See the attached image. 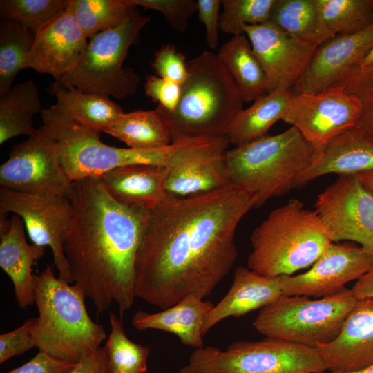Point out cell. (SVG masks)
Masks as SVG:
<instances>
[{"mask_svg": "<svg viewBox=\"0 0 373 373\" xmlns=\"http://www.w3.org/2000/svg\"><path fill=\"white\" fill-rule=\"evenodd\" d=\"M321 373H373V364L363 369L353 372H323Z\"/></svg>", "mask_w": 373, "mask_h": 373, "instance_id": "obj_48", "label": "cell"}, {"mask_svg": "<svg viewBox=\"0 0 373 373\" xmlns=\"http://www.w3.org/2000/svg\"><path fill=\"white\" fill-rule=\"evenodd\" d=\"M77 363L39 351L28 362L8 373H69Z\"/></svg>", "mask_w": 373, "mask_h": 373, "instance_id": "obj_43", "label": "cell"}, {"mask_svg": "<svg viewBox=\"0 0 373 373\" xmlns=\"http://www.w3.org/2000/svg\"><path fill=\"white\" fill-rule=\"evenodd\" d=\"M356 300L345 287L318 300L282 295L260 309L253 326L267 338L316 347L338 336Z\"/></svg>", "mask_w": 373, "mask_h": 373, "instance_id": "obj_8", "label": "cell"}, {"mask_svg": "<svg viewBox=\"0 0 373 373\" xmlns=\"http://www.w3.org/2000/svg\"><path fill=\"white\" fill-rule=\"evenodd\" d=\"M167 165L169 195L184 198L216 191L230 185L224 155L230 144L226 136L178 137Z\"/></svg>", "mask_w": 373, "mask_h": 373, "instance_id": "obj_14", "label": "cell"}, {"mask_svg": "<svg viewBox=\"0 0 373 373\" xmlns=\"http://www.w3.org/2000/svg\"><path fill=\"white\" fill-rule=\"evenodd\" d=\"M269 21L317 46L335 35L325 25L316 0H275Z\"/></svg>", "mask_w": 373, "mask_h": 373, "instance_id": "obj_31", "label": "cell"}, {"mask_svg": "<svg viewBox=\"0 0 373 373\" xmlns=\"http://www.w3.org/2000/svg\"><path fill=\"white\" fill-rule=\"evenodd\" d=\"M275 0H222L220 30L233 36L245 35L246 25L269 21Z\"/></svg>", "mask_w": 373, "mask_h": 373, "instance_id": "obj_37", "label": "cell"}, {"mask_svg": "<svg viewBox=\"0 0 373 373\" xmlns=\"http://www.w3.org/2000/svg\"><path fill=\"white\" fill-rule=\"evenodd\" d=\"M42 126L55 140L63 168L71 182L99 178L112 169L134 164L166 166L177 148H119L103 143L100 132L73 121L53 104L41 112Z\"/></svg>", "mask_w": 373, "mask_h": 373, "instance_id": "obj_7", "label": "cell"}, {"mask_svg": "<svg viewBox=\"0 0 373 373\" xmlns=\"http://www.w3.org/2000/svg\"><path fill=\"white\" fill-rule=\"evenodd\" d=\"M198 18L204 23L206 30V41L208 47L216 49L219 42L220 0H198Z\"/></svg>", "mask_w": 373, "mask_h": 373, "instance_id": "obj_44", "label": "cell"}, {"mask_svg": "<svg viewBox=\"0 0 373 373\" xmlns=\"http://www.w3.org/2000/svg\"><path fill=\"white\" fill-rule=\"evenodd\" d=\"M136 6L160 12L169 25L175 30L186 32L189 19L198 10L197 1L194 0H128Z\"/></svg>", "mask_w": 373, "mask_h": 373, "instance_id": "obj_39", "label": "cell"}, {"mask_svg": "<svg viewBox=\"0 0 373 373\" xmlns=\"http://www.w3.org/2000/svg\"><path fill=\"white\" fill-rule=\"evenodd\" d=\"M313 146L295 127L228 149L224 155L231 185L255 201V207L294 188L311 162Z\"/></svg>", "mask_w": 373, "mask_h": 373, "instance_id": "obj_5", "label": "cell"}, {"mask_svg": "<svg viewBox=\"0 0 373 373\" xmlns=\"http://www.w3.org/2000/svg\"><path fill=\"white\" fill-rule=\"evenodd\" d=\"M238 88L217 54L204 51L188 61L175 110L165 111L174 140L225 136L243 109ZM159 106V105H158Z\"/></svg>", "mask_w": 373, "mask_h": 373, "instance_id": "obj_6", "label": "cell"}, {"mask_svg": "<svg viewBox=\"0 0 373 373\" xmlns=\"http://www.w3.org/2000/svg\"><path fill=\"white\" fill-rule=\"evenodd\" d=\"M23 220L13 214L10 220L0 213V267L12 283L20 309L35 303V274L32 267L42 258L45 247L30 245Z\"/></svg>", "mask_w": 373, "mask_h": 373, "instance_id": "obj_21", "label": "cell"}, {"mask_svg": "<svg viewBox=\"0 0 373 373\" xmlns=\"http://www.w3.org/2000/svg\"><path fill=\"white\" fill-rule=\"evenodd\" d=\"M0 213L19 216L32 243L51 249L58 277L69 283H73L64 251L73 215L68 197L0 188Z\"/></svg>", "mask_w": 373, "mask_h": 373, "instance_id": "obj_12", "label": "cell"}, {"mask_svg": "<svg viewBox=\"0 0 373 373\" xmlns=\"http://www.w3.org/2000/svg\"><path fill=\"white\" fill-rule=\"evenodd\" d=\"M109 321L111 329L104 347L111 372L144 373L150 349L127 337L122 319L115 314L109 313Z\"/></svg>", "mask_w": 373, "mask_h": 373, "instance_id": "obj_35", "label": "cell"}, {"mask_svg": "<svg viewBox=\"0 0 373 373\" xmlns=\"http://www.w3.org/2000/svg\"><path fill=\"white\" fill-rule=\"evenodd\" d=\"M362 184L373 193V169L356 174Z\"/></svg>", "mask_w": 373, "mask_h": 373, "instance_id": "obj_47", "label": "cell"}, {"mask_svg": "<svg viewBox=\"0 0 373 373\" xmlns=\"http://www.w3.org/2000/svg\"><path fill=\"white\" fill-rule=\"evenodd\" d=\"M50 91L58 110L76 123L99 132H104L124 113L119 105L104 95L66 87L58 82L52 84Z\"/></svg>", "mask_w": 373, "mask_h": 373, "instance_id": "obj_26", "label": "cell"}, {"mask_svg": "<svg viewBox=\"0 0 373 373\" xmlns=\"http://www.w3.org/2000/svg\"><path fill=\"white\" fill-rule=\"evenodd\" d=\"M332 242H358L373 254V193L356 175H340L317 197L314 210Z\"/></svg>", "mask_w": 373, "mask_h": 373, "instance_id": "obj_15", "label": "cell"}, {"mask_svg": "<svg viewBox=\"0 0 373 373\" xmlns=\"http://www.w3.org/2000/svg\"><path fill=\"white\" fill-rule=\"evenodd\" d=\"M334 85L359 99L361 113L356 126L373 144V63L351 68Z\"/></svg>", "mask_w": 373, "mask_h": 373, "instance_id": "obj_38", "label": "cell"}, {"mask_svg": "<svg viewBox=\"0 0 373 373\" xmlns=\"http://www.w3.org/2000/svg\"><path fill=\"white\" fill-rule=\"evenodd\" d=\"M282 295L279 276L267 277L248 267H237L231 288L204 319L203 336L222 320L260 309Z\"/></svg>", "mask_w": 373, "mask_h": 373, "instance_id": "obj_23", "label": "cell"}, {"mask_svg": "<svg viewBox=\"0 0 373 373\" xmlns=\"http://www.w3.org/2000/svg\"><path fill=\"white\" fill-rule=\"evenodd\" d=\"M291 93V90L280 88L243 108L225 135L230 144L242 146L267 135L271 127L282 120Z\"/></svg>", "mask_w": 373, "mask_h": 373, "instance_id": "obj_28", "label": "cell"}, {"mask_svg": "<svg viewBox=\"0 0 373 373\" xmlns=\"http://www.w3.org/2000/svg\"><path fill=\"white\" fill-rule=\"evenodd\" d=\"M373 265V254L361 247L332 242L312 267L296 276H279L283 295L327 296L358 280Z\"/></svg>", "mask_w": 373, "mask_h": 373, "instance_id": "obj_16", "label": "cell"}, {"mask_svg": "<svg viewBox=\"0 0 373 373\" xmlns=\"http://www.w3.org/2000/svg\"><path fill=\"white\" fill-rule=\"evenodd\" d=\"M327 367L316 347L267 338L236 341L225 350L203 346L179 373H321Z\"/></svg>", "mask_w": 373, "mask_h": 373, "instance_id": "obj_10", "label": "cell"}, {"mask_svg": "<svg viewBox=\"0 0 373 373\" xmlns=\"http://www.w3.org/2000/svg\"><path fill=\"white\" fill-rule=\"evenodd\" d=\"M213 304L191 294L177 304L156 313L137 311L131 320L139 331L157 329L175 334L181 343L198 349L204 346V319Z\"/></svg>", "mask_w": 373, "mask_h": 373, "instance_id": "obj_25", "label": "cell"}, {"mask_svg": "<svg viewBox=\"0 0 373 373\" xmlns=\"http://www.w3.org/2000/svg\"><path fill=\"white\" fill-rule=\"evenodd\" d=\"M87 39L67 6L35 35L25 69L50 75L58 82L76 66L88 44Z\"/></svg>", "mask_w": 373, "mask_h": 373, "instance_id": "obj_18", "label": "cell"}, {"mask_svg": "<svg viewBox=\"0 0 373 373\" xmlns=\"http://www.w3.org/2000/svg\"><path fill=\"white\" fill-rule=\"evenodd\" d=\"M255 201L230 184L184 198L167 195L149 211L135 262V293L167 309L210 296L238 257L237 227Z\"/></svg>", "mask_w": 373, "mask_h": 373, "instance_id": "obj_1", "label": "cell"}, {"mask_svg": "<svg viewBox=\"0 0 373 373\" xmlns=\"http://www.w3.org/2000/svg\"><path fill=\"white\" fill-rule=\"evenodd\" d=\"M151 65L157 76L180 85L188 77L185 55L171 44L162 46L156 52Z\"/></svg>", "mask_w": 373, "mask_h": 373, "instance_id": "obj_40", "label": "cell"}, {"mask_svg": "<svg viewBox=\"0 0 373 373\" xmlns=\"http://www.w3.org/2000/svg\"><path fill=\"white\" fill-rule=\"evenodd\" d=\"M43 110L39 89L32 80L12 86L0 95V144L19 135H32L34 116Z\"/></svg>", "mask_w": 373, "mask_h": 373, "instance_id": "obj_30", "label": "cell"}, {"mask_svg": "<svg viewBox=\"0 0 373 373\" xmlns=\"http://www.w3.org/2000/svg\"><path fill=\"white\" fill-rule=\"evenodd\" d=\"M372 48L373 23L353 34L332 37L317 47L292 92L317 93L334 85L345 72L359 64Z\"/></svg>", "mask_w": 373, "mask_h": 373, "instance_id": "obj_19", "label": "cell"}, {"mask_svg": "<svg viewBox=\"0 0 373 373\" xmlns=\"http://www.w3.org/2000/svg\"><path fill=\"white\" fill-rule=\"evenodd\" d=\"M181 86L174 82L151 75L146 79V94L155 102H157L165 111L173 112L178 106Z\"/></svg>", "mask_w": 373, "mask_h": 373, "instance_id": "obj_42", "label": "cell"}, {"mask_svg": "<svg viewBox=\"0 0 373 373\" xmlns=\"http://www.w3.org/2000/svg\"><path fill=\"white\" fill-rule=\"evenodd\" d=\"M373 63V48L370 51L367 55L358 65H366Z\"/></svg>", "mask_w": 373, "mask_h": 373, "instance_id": "obj_49", "label": "cell"}, {"mask_svg": "<svg viewBox=\"0 0 373 373\" xmlns=\"http://www.w3.org/2000/svg\"><path fill=\"white\" fill-rule=\"evenodd\" d=\"M167 173L164 166L134 164L112 169L99 178L108 193L117 201L149 211L167 195Z\"/></svg>", "mask_w": 373, "mask_h": 373, "instance_id": "obj_24", "label": "cell"}, {"mask_svg": "<svg viewBox=\"0 0 373 373\" xmlns=\"http://www.w3.org/2000/svg\"><path fill=\"white\" fill-rule=\"evenodd\" d=\"M244 30L265 74L268 93L280 88L291 90L318 46L297 39L271 21L246 25Z\"/></svg>", "mask_w": 373, "mask_h": 373, "instance_id": "obj_17", "label": "cell"}, {"mask_svg": "<svg viewBox=\"0 0 373 373\" xmlns=\"http://www.w3.org/2000/svg\"><path fill=\"white\" fill-rule=\"evenodd\" d=\"M73 215L64 251L73 282L98 314L115 303L120 318L135 298V262L149 211L115 200L99 178L72 182Z\"/></svg>", "mask_w": 373, "mask_h": 373, "instance_id": "obj_2", "label": "cell"}, {"mask_svg": "<svg viewBox=\"0 0 373 373\" xmlns=\"http://www.w3.org/2000/svg\"><path fill=\"white\" fill-rule=\"evenodd\" d=\"M115 373H131V372H115Z\"/></svg>", "mask_w": 373, "mask_h": 373, "instance_id": "obj_50", "label": "cell"}, {"mask_svg": "<svg viewBox=\"0 0 373 373\" xmlns=\"http://www.w3.org/2000/svg\"><path fill=\"white\" fill-rule=\"evenodd\" d=\"M70 284L56 277L49 265L35 275L39 316L32 334L39 351L78 363L99 349L107 335L104 326L90 317L82 289Z\"/></svg>", "mask_w": 373, "mask_h": 373, "instance_id": "obj_3", "label": "cell"}, {"mask_svg": "<svg viewBox=\"0 0 373 373\" xmlns=\"http://www.w3.org/2000/svg\"><path fill=\"white\" fill-rule=\"evenodd\" d=\"M72 182L55 140L43 126L15 144L0 166V187L14 191L69 198Z\"/></svg>", "mask_w": 373, "mask_h": 373, "instance_id": "obj_11", "label": "cell"}, {"mask_svg": "<svg viewBox=\"0 0 373 373\" xmlns=\"http://www.w3.org/2000/svg\"><path fill=\"white\" fill-rule=\"evenodd\" d=\"M327 27L336 35H350L373 23V0H316Z\"/></svg>", "mask_w": 373, "mask_h": 373, "instance_id": "obj_34", "label": "cell"}, {"mask_svg": "<svg viewBox=\"0 0 373 373\" xmlns=\"http://www.w3.org/2000/svg\"><path fill=\"white\" fill-rule=\"evenodd\" d=\"M351 291L356 300L373 298V265L357 280Z\"/></svg>", "mask_w": 373, "mask_h": 373, "instance_id": "obj_46", "label": "cell"}, {"mask_svg": "<svg viewBox=\"0 0 373 373\" xmlns=\"http://www.w3.org/2000/svg\"><path fill=\"white\" fill-rule=\"evenodd\" d=\"M316 348L330 372H353L372 365L373 298L357 300L338 336Z\"/></svg>", "mask_w": 373, "mask_h": 373, "instance_id": "obj_20", "label": "cell"}, {"mask_svg": "<svg viewBox=\"0 0 373 373\" xmlns=\"http://www.w3.org/2000/svg\"><path fill=\"white\" fill-rule=\"evenodd\" d=\"M104 132L135 149L163 148L174 141L170 123L160 106L153 110L124 113Z\"/></svg>", "mask_w": 373, "mask_h": 373, "instance_id": "obj_27", "label": "cell"}, {"mask_svg": "<svg viewBox=\"0 0 373 373\" xmlns=\"http://www.w3.org/2000/svg\"><path fill=\"white\" fill-rule=\"evenodd\" d=\"M69 373H111L105 347L84 357Z\"/></svg>", "mask_w": 373, "mask_h": 373, "instance_id": "obj_45", "label": "cell"}, {"mask_svg": "<svg viewBox=\"0 0 373 373\" xmlns=\"http://www.w3.org/2000/svg\"><path fill=\"white\" fill-rule=\"evenodd\" d=\"M35 318H30L17 329L0 335V363L35 347L32 327Z\"/></svg>", "mask_w": 373, "mask_h": 373, "instance_id": "obj_41", "label": "cell"}, {"mask_svg": "<svg viewBox=\"0 0 373 373\" xmlns=\"http://www.w3.org/2000/svg\"><path fill=\"white\" fill-rule=\"evenodd\" d=\"M361 113L359 99L333 85L317 93L292 92L282 120L297 128L316 151L355 127Z\"/></svg>", "mask_w": 373, "mask_h": 373, "instance_id": "obj_13", "label": "cell"}, {"mask_svg": "<svg viewBox=\"0 0 373 373\" xmlns=\"http://www.w3.org/2000/svg\"><path fill=\"white\" fill-rule=\"evenodd\" d=\"M332 242L316 212L291 199L253 231L247 267L267 277L290 276L312 266Z\"/></svg>", "mask_w": 373, "mask_h": 373, "instance_id": "obj_4", "label": "cell"}, {"mask_svg": "<svg viewBox=\"0 0 373 373\" xmlns=\"http://www.w3.org/2000/svg\"><path fill=\"white\" fill-rule=\"evenodd\" d=\"M68 0H1V19L17 22L33 35L61 11Z\"/></svg>", "mask_w": 373, "mask_h": 373, "instance_id": "obj_36", "label": "cell"}, {"mask_svg": "<svg viewBox=\"0 0 373 373\" xmlns=\"http://www.w3.org/2000/svg\"><path fill=\"white\" fill-rule=\"evenodd\" d=\"M232 77L243 102L268 93L265 74L245 35L233 36L216 53Z\"/></svg>", "mask_w": 373, "mask_h": 373, "instance_id": "obj_29", "label": "cell"}, {"mask_svg": "<svg viewBox=\"0 0 373 373\" xmlns=\"http://www.w3.org/2000/svg\"><path fill=\"white\" fill-rule=\"evenodd\" d=\"M68 7L88 38L117 26L137 10L128 0H68Z\"/></svg>", "mask_w": 373, "mask_h": 373, "instance_id": "obj_33", "label": "cell"}, {"mask_svg": "<svg viewBox=\"0 0 373 373\" xmlns=\"http://www.w3.org/2000/svg\"><path fill=\"white\" fill-rule=\"evenodd\" d=\"M149 21L137 9L117 26L93 35L76 66L58 82L117 99L135 93L139 77L131 68H124L123 62Z\"/></svg>", "mask_w": 373, "mask_h": 373, "instance_id": "obj_9", "label": "cell"}, {"mask_svg": "<svg viewBox=\"0 0 373 373\" xmlns=\"http://www.w3.org/2000/svg\"><path fill=\"white\" fill-rule=\"evenodd\" d=\"M35 35L21 24L0 20V95L8 93L18 73L25 69Z\"/></svg>", "mask_w": 373, "mask_h": 373, "instance_id": "obj_32", "label": "cell"}, {"mask_svg": "<svg viewBox=\"0 0 373 373\" xmlns=\"http://www.w3.org/2000/svg\"><path fill=\"white\" fill-rule=\"evenodd\" d=\"M372 169L373 144L356 126L314 151L310 164L298 175L294 188L329 173L356 175Z\"/></svg>", "mask_w": 373, "mask_h": 373, "instance_id": "obj_22", "label": "cell"}]
</instances>
